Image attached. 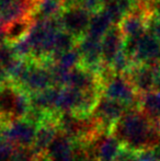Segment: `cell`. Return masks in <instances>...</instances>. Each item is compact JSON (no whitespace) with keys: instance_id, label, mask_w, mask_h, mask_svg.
I'll return each instance as SVG.
<instances>
[{"instance_id":"1","label":"cell","mask_w":160,"mask_h":161,"mask_svg":"<svg viewBox=\"0 0 160 161\" xmlns=\"http://www.w3.org/2000/svg\"><path fill=\"white\" fill-rule=\"evenodd\" d=\"M111 134L126 148L137 153L160 142V126L152 122L139 108H130L120 119Z\"/></svg>"},{"instance_id":"2","label":"cell","mask_w":160,"mask_h":161,"mask_svg":"<svg viewBox=\"0 0 160 161\" xmlns=\"http://www.w3.org/2000/svg\"><path fill=\"white\" fill-rule=\"evenodd\" d=\"M31 108V97L19 86L8 81L0 86V126L25 119Z\"/></svg>"},{"instance_id":"3","label":"cell","mask_w":160,"mask_h":161,"mask_svg":"<svg viewBox=\"0 0 160 161\" xmlns=\"http://www.w3.org/2000/svg\"><path fill=\"white\" fill-rule=\"evenodd\" d=\"M51 65V60L39 63L31 59L28 70L17 86H19L24 92L30 96L54 87Z\"/></svg>"},{"instance_id":"4","label":"cell","mask_w":160,"mask_h":161,"mask_svg":"<svg viewBox=\"0 0 160 161\" xmlns=\"http://www.w3.org/2000/svg\"><path fill=\"white\" fill-rule=\"evenodd\" d=\"M103 94L114 101L120 102L127 110L139 108L141 94L135 90L126 76L114 75L103 86Z\"/></svg>"},{"instance_id":"5","label":"cell","mask_w":160,"mask_h":161,"mask_svg":"<svg viewBox=\"0 0 160 161\" xmlns=\"http://www.w3.org/2000/svg\"><path fill=\"white\" fill-rule=\"evenodd\" d=\"M126 111V106H124L120 102L114 101L102 94L96 108L92 112V116L98 121L105 133H111L115 124L120 121Z\"/></svg>"},{"instance_id":"6","label":"cell","mask_w":160,"mask_h":161,"mask_svg":"<svg viewBox=\"0 0 160 161\" xmlns=\"http://www.w3.org/2000/svg\"><path fill=\"white\" fill-rule=\"evenodd\" d=\"M90 19L91 14L80 6L65 8V10H63L62 14L59 15L63 30L79 40L87 35Z\"/></svg>"},{"instance_id":"7","label":"cell","mask_w":160,"mask_h":161,"mask_svg":"<svg viewBox=\"0 0 160 161\" xmlns=\"http://www.w3.org/2000/svg\"><path fill=\"white\" fill-rule=\"evenodd\" d=\"M37 127L39 126L26 119H19L3 128L4 139L14 147L29 148L33 146Z\"/></svg>"},{"instance_id":"8","label":"cell","mask_w":160,"mask_h":161,"mask_svg":"<svg viewBox=\"0 0 160 161\" xmlns=\"http://www.w3.org/2000/svg\"><path fill=\"white\" fill-rule=\"evenodd\" d=\"M158 70H160V65L148 66L135 64L125 76L130 81L135 90L139 94H144L154 91L155 78H156V74Z\"/></svg>"},{"instance_id":"9","label":"cell","mask_w":160,"mask_h":161,"mask_svg":"<svg viewBox=\"0 0 160 161\" xmlns=\"http://www.w3.org/2000/svg\"><path fill=\"white\" fill-rule=\"evenodd\" d=\"M136 64L148 66L160 65V42L152 35L146 32L137 42L134 55Z\"/></svg>"},{"instance_id":"10","label":"cell","mask_w":160,"mask_h":161,"mask_svg":"<svg viewBox=\"0 0 160 161\" xmlns=\"http://www.w3.org/2000/svg\"><path fill=\"white\" fill-rule=\"evenodd\" d=\"M152 17L141 9H134L121 22L120 29L125 38H139L147 32L148 19Z\"/></svg>"},{"instance_id":"11","label":"cell","mask_w":160,"mask_h":161,"mask_svg":"<svg viewBox=\"0 0 160 161\" xmlns=\"http://www.w3.org/2000/svg\"><path fill=\"white\" fill-rule=\"evenodd\" d=\"M124 37L121 29L114 25L108 31V33L101 40L102 48V62L105 66H111L114 58L124 49Z\"/></svg>"},{"instance_id":"12","label":"cell","mask_w":160,"mask_h":161,"mask_svg":"<svg viewBox=\"0 0 160 161\" xmlns=\"http://www.w3.org/2000/svg\"><path fill=\"white\" fill-rule=\"evenodd\" d=\"M59 115L51 117L37 127L35 139L32 146L33 150L37 155L46 153L48 147L54 142L56 136L59 134V127H58V117H59Z\"/></svg>"},{"instance_id":"13","label":"cell","mask_w":160,"mask_h":161,"mask_svg":"<svg viewBox=\"0 0 160 161\" xmlns=\"http://www.w3.org/2000/svg\"><path fill=\"white\" fill-rule=\"evenodd\" d=\"M90 145L93 148L99 161H114L122 148L121 142L111 133L101 134Z\"/></svg>"},{"instance_id":"14","label":"cell","mask_w":160,"mask_h":161,"mask_svg":"<svg viewBox=\"0 0 160 161\" xmlns=\"http://www.w3.org/2000/svg\"><path fill=\"white\" fill-rule=\"evenodd\" d=\"M139 110L156 125L160 126V92L150 91L141 94Z\"/></svg>"},{"instance_id":"15","label":"cell","mask_w":160,"mask_h":161,"mask_svg":"<svg viewBox=\"0 0 160 161\" xmlns=\"http://www.w3.org/2000/svg\"><path fill=\"white\" fill-rule=\"evenodd\" d=\"M32 22L29 17H24L21 19H18L7 25L4 28V34H6V40L9 44H14L19 41L25 38L29 35L31 29H32Z\"/></svg>"},{"instance_id":"16","label":"cell","mask_w":160,"mask_h":161,"mask_svg":"<svg viewBox=\"0 0 160 161\" xmlns=\"http://www.w3.org/2000/svg\"><path fill=\"white\" fill-rule=\"evenodd\" d=\"M114 26L109 20V18L104 14L102 10L98 13L91 14V19H90L89 29H88L87 35L90 37H93L96 40H102L103 36L108 33L110 29Z\"/></svg>"},{"instance_id":"17","label":"cell","mask_w":160,"mask_h":161,"mask_svg":"<svg viewBox=\"0 0 160 161\" xmlns=\"http://www.w3.org/2000/svg\"><path fill=\"white\" fill-rule=\"evenodd\" d=\"M65 8L62 0H37L35 11L40 17V20L55 19L58 18Z\"/></svg>"},{"instance_id":"18","label":"cell","mask_w":160,"mask_h":161,"mask_svg":"<svg viewBox=\"0 0 160 161\" xmlns=\"http://www.w3.org/2000/svg\"><path fill=\"white\" fill-rule=\"evenodd\" d=\"M73 161H99L91 145L76 144Z\"/></svg>"},{"instance_id":"19","label":"cell","mask_w":160,"mask_h":161,"mask_svg":"<svg viewBox=\"0 0 160 161\" xmlns=\"http://www.w3.org/2000/svg\"><path fill=\"white\" fill-rule=\"evenodd\" d=\"M79 6L88 11L90 14L98 13L103 9V3L101 0H79Z\"/></svg>"},{"instance_id":"20","label":"cell","mask_w":160,"mask_h":161,"mask_svg":"<svg viewBox=\"0 0 160 161\" xmlns=\"http://www.w3.org/2000/svg\"><path fill=\"white\" fill-rule=\"evenodd\" d=\"M137 158H138L137 151L122 146L121 150L119 151L114 161H137Z\"/></svg>"},{"instance_id":"21","label":"cell","mask_w":160,"mask_h":161,"mask_svg":"<svg viewBox=\"0 0 160 161\" xmlns=\"http://www.w3.org/2000/svg\"><path fill=\"white\" fill-rule=\"evenodd\" d=\"M147 33H149L150 35H152L160 42V20L156 19L154 15H152L148 19Z\"/></svg>"},{"instance_id":"22","label":"cell","mask_w":160,"mask_h":161,"mask_svg":"<svg viewBox=\"0 0 160 161\" xmlns=\"http://www.w3.org/2000/svg\"><path fill=\"white\" fill-rule=\"evenodd\" d=\"M8 81H10L9 76H8V72H7L6 68L2 67V66L0 65V86L8 82Z\"/></svg>"},{"instance_id":"23","label":"cell","mask_w":160,"mask_h":161,"mask_svg":"<svg viewBox=\"0 0 160 161\" xmlns=\"http://www.w3.org/2000/svg\"><path fill=\"white\" fill-rule=\"evenodd\" d=\"M152 15H154L156 19L160 20V1L157 0L156 3L154 6V10H152Z\"/></svg>"}]
</instances>
